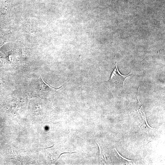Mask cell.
Listing matches in <instances>:
<instances>
[{
	"instance_id": "7a4b0ae2",
	"label": "cell",
	"mask_w": 165,
	"mask_h": 165,
	"mask_svg": "<svg viewBox=\"0 0 165 165\" xmlns=\"http://www.w3.org/2000/svg\"><path fill=\"white\" fill-rule=\"evenodd\" d=\"M115 150H116V152H117V153L124 160H125L127 161H128V162H132V161H134V160H128V159H127L126 158H124L122 156L120 155L119 154V152H117V151L116 150V149L115 148Z\"/></svg>"
},
{
	"instance_id": "6da1fadb",
	"label": "cell",
	"mask_w": 165,
	"mask_h": 165,
	"mask_svg": "<svg viewBox=\"0 0 165 165\" xmlns=\"http://www.w3.org/2000/svg\"><path fill=\"white\" fill-rule=\"evenodd\" d=\"M129 73L126 75H122L119 71L116 64V67L113 70L108 82L110 87L115 89H120L123 87V83L125 79L131 75Z\"/></svg>"
},
{
	"instance_id": "3957f363",
	"label": "cell",
	"mask_w": 165,
	"mask_h": 165,
	"mask_svg": "<svg viewBox=\"0 0 165 165\" xmlns=\"http://www.w3.org/2000/svg\"><path fill=\"white\" fill-rule=\"evenodd\" d=\"M142 112L144 113V115H145V122L146 123V124H147V126L149 127L150 128H151V129H153L147 123V122L146 121V116H145V115L144 113V112L143 111H142Z\"/></svg>"
}]
</instances>
